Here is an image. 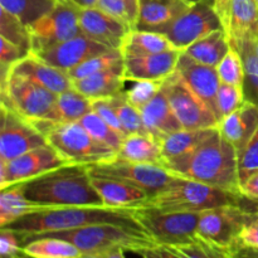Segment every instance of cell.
I'll use <instances>...</instances> for the list:
<instances>
[{"instance_id":"cell-22","label":"cell","mask_w":258,"mask_h":258,"mask_svg":"<svg viewBox=\"0 0 258 258\" xmlns=\"http://www.w3.org/2000/svg\"><path fill=\"white\" fill-rule=\"evenodd\" d=\"M10 73L29 78L54 92L55 95H59L72 88V80L67 75V72L53 67L33 53L18 62L10 70Z\"/></svg>"},{"instance_id":"cell-47","label":"cell","mask_w":258,"mask_h":258,"mask_svg":"<svg viewBox=\"0 0 258 258\" xmlns=\"http://www.w3.org/2000/svg\"><path fill=\"white\" fill-rule=\"evenodd\" d=\"M0 258H28L20 237L9 228L0 229Z\"/></svg>"},{"instance_id":"cell-4","label":"cell","mask_w":258,"mask_h":258,"mask_svg":"<svg viewBox=\"0 0 258 258\" xmlns=\"http://www.w3.org/2000/svg\"><path fill=\"white\" fill-rule=\"evenodd\" d=\"M38 236H49L66 239L75 244L83 254H103L112 249H123L140 254L145 249L158 246L150 234L144 231L141 227L113 223L92 224L81 228L50 232ZM24 239H22V242Z\"/></svg>"},{"instance_id":"cell-23","label":"cell","mask_w":258,"mask_h":258,"mask_svg":"<svg viewBox=\"0 0 258 258\" xmlns=\"http://www.w3.org/2000/svg\"><path fill=\"white\" fill-rule=\"evenodd\" d=\"M193 4L186 0H139L136 29L161 32Z\"/></svg>"},{"instance_id":"cell-53","label":"cell","mask_w":258,"mask_h":258,"mask_svg":"<svg viewBox=\"0 0 258 258\" xmlns=\"http://www.w3.org/2000/svg\"><path fill=\"white\" fill-rule=\"evenodd\" d=\"M70 3H72L73 5H76L80 9H86V8H95L97 7L98 0H68Z\"/></svg>"},{"instance_id":"cell-54","label":"cell","mask_w":258,"mask_h":258,"mask_svg":"<svg viewBox=\"0 0 258 258\" xmlns=\"http://www.w3.org/2000/svg\"><path fill=\"white\" fill-rule=\"evenodd\" d=\"M239 207H242L244 211H252V209L258 207V201H248V199L241 197V199H239Z\"/></svg>"},{"instance_id":"cell-15","label":"cell","mask_w":258,"mask_h":258,"mask_svg":"<svg viewBox=\"0 0 258 258\" xmlns=\"http://www.w3.org/2000/svg\"><path fill=\"white\" fill-rule=\"evenodd\" d=\"M0 160L9 161L33 149L48 145L45 136L34 123L5 105L0 106Z\"/></svg>"},{"instance_id":"cell-59","label":"cell","mask_w":258,"mask_h":258,"mask_svg":"<svg viewBox=\"0 0 258 258\" xmlns=\"http://www.w3.org/2000/svg\"><path fill=\"white\" fill-rule=\"evenodd\" d=\"M254 209H258V207H256V208H254ZM254 209H252V211H254ZM248 212H251V211H248Z\"/></svg>"},{"instance_id":"cell-38","label":"cell","mask_w":258,"mask_h":258,"mask_svg":"<svg viewBox=\"0 0 258 258\" xmlns=\"http://www.w3.org/2000/svg\"><path fill=\"white\" fill-rule=\"evenodd\" d=\"M123 57L118 49H110L107 52L98 54L96 57L90 58L86 62L81 63L80 66L75 67L67 72L72 81L80 80V78L88 77L91 75L101 72V71L108 70V68L116 67L118 64H122Z\"/></svg>"},{"instance_id":"cell-51","label":"cell","mask_w":258,"mask_h":258,"mask_svg":"<svg viewBox=\"0 0 258 258\" xmlns=\"http://www.w3.org/2000/svg\"><path fill=\"white\" fill-rule=\"evenodd\" d=\"M228 258H258V249L237 246L228 251Z\"/></svg>"},{"instance_id":"cell-7","label":"cell","mask_w":258,"mask_h":258,"mask_svg":"<svg viewBox=\"0 0 258 258\" xmlns=\"http://www.w3.org/2000/svg\"><path fill=\"white\" fill-rule=\"evenodd\" d=\"M139 226L148 232L158 246H176L197 238L202 213L163 212L151 207L134 208Z\"/></svg>"},{"instance_id":"cell-25","label":"cell","mask_w":258,"mask_h":258,"mask_svg":"<svg viewBox=\"0 0 258 258\" xmlns=\"http://www.w3.org/2000/svg\"><path fill=\"white\" fill-rule=\"evenodd\" d=\"M140 111L146 133L159 141L183 128L163 90Z\"/></svg>"},{"instance_id":"cell-2","label":"cell","mask_w":258,"mask_h":258,"mask_svg":"<svg viewBox=\"0 0 258 258\" xmlns=\"http://www.w3.org/2000/svg\"><path fill=\"white\" fill-rule=\"evenodd\" d=\"M102 223L140 227L135 219L134 208L63 207L38 209L2 228L12 229L20 239H24L38 234L68 231Z\"/></svg>"},{"instance_id":"cell-6","label":"cell","mask_w":258,"mask_h":258,"mask_svg":"<svg viewBox=\"0 0 258 258\" xmlns=\"http://www.w3.org/2000/svg\"><path fill=\"white\" fill-rule=\"evenodd\" d=\"M35 127L68 164L90 166L116 158V151L93 139L80 122L50 123L37 121Z\"/></svg>"},{"instance_id":"cell-40","label":"cell","mask_w":258,"mask_h":258,"mask_svg":"<svg viewBox=\"0 0 258 258\" xmlns=\"http://www.w3.org/2000/svg\"><path fill=\"white\" fill-rule=\"evenodd\" d=\"M97 8L122 22L130 29H136L139 20V0H98Z\"/></svg>"},{"instance_id":"cell-3","label":"cell","mask_w":258,"mask_h":258,"mask_svg":"<svg viewBox=\"0 0 258 258\" xmlns=\"http://www.w3.org/2000/svg\"><path fill=\"white\" fill-rule=\"evenodd\" d=\"M27 198L40 208L106 207L86 165H68L23 183Z\"/></svg>"},{"instance_id":"cell-17","label":"cell","mask_w":258,"mask_h":258,"mask_svg":"<svg viewBox=\"0 0 258 258\" xmlns=\"http://www.w3.org/2000/svg\"><path fill=\"white\" fill-rule=\"evenodd\" d=\"M110 49L111 48L86 37L85 34H80L35 55L53 67L70 72L81 63Z\"/></svg>"},{"instance_id":"cell-13","label":"cell","mask_w":258,"mask_h":258,"mask_svg":"<svg viewBox=\"0 0 258 258\" xmlns=\"http://www.w3.org/2000/svg\"><path fill=\"white\" fill-rule=\"evenodd\" d=\"M221 29V20L213 8V0H201L160 33H164L175 48L184 50L197 40Z\"/></svg>"},{"instance_id":"cell-43","label":"cell","mask_w":258,"mask_h":258,"mask_svg":"<svg viewBox=\"0 0 258 258\" xmlns=\"http://www.w3.org/2000/svg\"><path fill=\"white\" fill-rule=\"evenodd\" d=\"M168 248L175 252L181 258H228V251L217 248L199 238L183 244L170 246Z\"/></svg>"},{"instance_id":"cell-5","label":"cell","mask_w":258,"mask_h":258,"mask_svg":"<svg viewBox=\"0 0 258 258\" xmlns=\"http://www.w3.org/2000/svg\"><path fill=\"white\" fill-rule=\"evenodd\" d=\"M239 199V194L176 176L173 183L150 197L143 207L163 212L202 213L218 207L238 206Z\"/></svg>"},{"instance_id":"cell-45","label":"cell","mask_w":258,"mask_h":258,"mask_svg":"<svg viewBox=\"0 0 258 258\" xmlns=\"http://www.w3.org/2000/svg\"><path fill=\"white\" fill-rule=\"evenodd\" d=\"M29 54V52L20 48L19 45L0 37V71H2L0 81L4 82L9 76L10 70Z\"/></svg>"},{"instance_id":"cell-42","label":"cell","mask_w":258,"mask_h":258,"mask_svg":"<svg viewBox=\"0 0 258 258\" xmlns=\"http://www.w3.org/2000/svg\"><path fill=\"white\" fill-rule=\"evenodd\" d=\"M244 102H246V96H244L243 87L221 82L216 100L218 122L222 118L241 107Z\"/></svg>"},{"instance_id":"cell-29","label":"cell","mask_w":258,"mask_h":258,"mask_svg":"<svg viewBox=\"0 0 258 258\" xmlns=\"http://www.w3.org/2000/svg\"><path fill=\"white\" fill-rule=\"evenodd\" d=\"M231 49V43L223 29L216 30L197 40L183 50V54L202 64L217 67L227 52Z\"/></svg>"},{"instance_id":"cell-27","label":"cell","mask_w":258,"mask_h":258,"mask_svg":"<svg viewBox=\"0 0 258 258\" xmlns=\"http://www.w3.org/2000/svg\"><path fill=\"white\" fill-rule=\"evenodd\" d=\"M116 159L131 163L163 165L160 141L149 134H133L123 138Z\"/></svg>"},{"instance_id":"cell-30","label":"cell","mask_w":258,"mask_h":258,"mask_svg":"<svg viewBox=\"0 0 258 258\" xmlns=\"http://www.w3.org/2000/svg\"><path fill=\"white\" fill-rule=\"evenodd\" d=\"M92 111V101L75 88L57 95L54 107L47 120L50 123L78 122L85 115Z\"/></svg>"},{"instance_id":"cell-61","label":"cell","mask_w":258,"mask_h":258,"mask_svg":"<svg viewBox=\"0 0 258 258\" xmlns=\"http://www.w3.org/2000/svg\"><path fill=\"white\" fill-rule=\"evenodd\" d=\"M256 2H257V4H258V0H256Z\"/></svg>"},{"instance_id":"cell-10","label":"cell","mask_w":258,"mask_h":258,"mask_svg":"<svg viewBox=\"0 0 258 258\" xmlns=\"http://www.w3.org/2000/svg\"><path fill=\"white\" fill-rule=\"evenodd\" d=\"M87 168L91 176L123 181L143 189L150 197L164 190L176 178L161 165L131 163L116 158L103 163L93 164Z\"/></svg>"},{"instance_id":"cell-1","label":"cell","mask_w":258,"mask_h":258,"mask_svg":"<svg viewBox=\"0 0 258 258\" xmlns=\"http://www.w3.org/2000/svg\"><path fill=\"white\" fill-rule=\"evenodd\" d=\"M161 166L178 178L239 194L238 154L218 127L193 150L165 160Z\"/></svg>"},{"instance_id":"cell-48","label":"cell","mask_w":258,"mask_h":258,"mask_svg":"<svg viewBox=\"0 0 258 258\" xmlns=\"http://www.w3.org/2000/svg\"><path fill=\"white\" fill-rule=\"evenodd\" d=\"M92 111H95L106 123L111 126L113 130L120 133L121 135L125 136L122 127H121L120 120L116 113L115 107L111 103L110 98H98V100H92Z\"/></svg>"},{"instance_id":"cell-35","label":"cell","mask_w":258,"mask_h":258,"mask_svg":"<svg viewBox=\"0 0 258 258\" xmlns=\"http://www.w3.org/2000/svg\"><path fill=\"white\" fill-rule=\"evenodd\" d=\"M55 3L57 0H0V7L29 27L48 14Z\"/></svg>"},{"instance_id":"cell-18","label":"cell","mask_w":258,"mask_h":258,"mask_svg":"<svg viewBox=\"0 0 258 258\" xmlns=\"http://www.w3.org/2000/svg\"><path fill=\"white\" fill-rule=\"evenodd\" d=\"M183 50L170 49L139 57H123L126 81H164L176 71Z\"/></svg>"},{"instance_id":"cell-39","label":"cell","mask_w":258,"mask_h":258,"mask_svg":"<svg viewBox=\"0 0 258 258\" xmlns=\"http://www.w3.org/2000/svg\"><path fill=\"white\" fill-rule=\"evenodd\" d=\"M0 37L30 53L29 29L15 15L0 7Z\"/></svg>"},{"instance_id":"cell-33","label":"cell","mask_w":258,"mask_h":258,"mask_svg":"<svg viewBox=\"0 0 258 258\" xmlns=\"http://www.w3.org/2000/svg\"><path fill=\"white\" fill-rule=\"evenodd\" d=\"M216 130L217 127L198 128V130L181 128V130L175 131V133L163 138L160 140V146L164 161L176 158V156H180L183 154L188 153V151L193 150L194 148H197L199 144L203 143Z\"/></svg>"},{"instance_id":"cell-52","label":"cell","mask_w":258,"mask_h":258,"mask_svg":"<svg viewBox=\"0 0 258 258\" xmlns=\"http://www.w3.org/2000/svg\"><path fill=\"white\" fill-rule=\"evenodd\" d=\"M154 249H155L156 253H158L161 258H181L179 254H176L175 252L171 251L170 248H168V247L165 246H156Z\"/></svg>"},{"instance_id":"cell-11","label":"cell","mask_w":258,"mask_h":258,"mask_svg":"<svg viewBox=\"0 0 258 258\" xmlns=\"http://www.w3.org/2000/svg\"><path fill=\"white\" fill-rule=\"evenodd\" d=\"M248 218V211L238 206H226L202 212L197 238L229 251L239 246V234Z\"/></svg>"},{"instance_id":"cell-32","label":"cell","mask_w":258,"mask_h":258,"mask_svg":"<svg viewBox=\"0 0 258 258\" xmlns=\"http://www.w3.org/2000/svg\"><path fill=\"white\" fill-rule=\"evenodd\" d=\"M0 190V228L32 212L42 209L27 198L23 183L10 185Z\"/></svg>"},{"instance_id":"cell-57","label":"cell","mask_w":258,"mask_h":258,"mask_svg":"<svg viewBox=\"0 0 258 258\" xmlns=\"http://www.w3.org/2000/svg\"><path fill=\"white\" fill-rule=\"evenodd\" d=\"M80 258H102L101 254H82Z\"/></svg>"},{"instance_id":"cell-44","label":"cell","mask_w":258,"mask_h":258,"mask_svg":"<svg viewBox=\"0 0 258 258\" xmlns=\"http://www.w3.org/2000/svg\"><path fill=\"white\" fill-rule=\"evenodd\" d=\"M164 81H135L134 86L125 91L128 103L141 110L145 107L163 88Z\"/></svg>"},{"instance_id":"cell-41","label":"cell","mask_w":258,"mask_h":258,"mask_svg":"<svg viewBox=\"0 0 258 258\" xmlns=\"http://www.w3.org/2000/svg\"><path fill=\"white\" fill-rule=\"evenodd\" d=\"M217 73L222 83L241 86L244 83V66L241 54L236 48L231 47L223 59L217 66Z\"/></svg>"},{"instance_id":"cell-55","label":"cell","mask_w":258,"mask_h":258,"mask_svg":"<svg viewBox=\"0 0 258 258\" xmlns=\"http://www.w3.org/2000/svg\"><path fill=\"white\" fill-rule=\"evenodd\" d=\"M101 257L102 258H126L125 251H123V249H112V251L101 254Z\"/></svg>"},{"instance_id":"cell-36","label":"cell","mask_w":258,"mask_h":258,"mask_svg":"<svg viewBox=\"0 0 258 258\" xmlns=\"http://www.w3.org/2000/svg\"><path fill=\"white\" fill-rule=\"evenodd\" d=\"M108 98L115 107L125 136L133 135V134H148L144 125L141 111L127 102L125 97V91Z\"/></svg>"},{"instance_id":"cell-16","label":"cell","mask_w":258,"mask_h":258,"mask_svg":"<svg viewBox=\"0 0 258 258\" xmlns=\"http://www.w3.org/2000/svg\"><path fill=\"white\" fill-rule=\"evenodd\" d=\"M229 43L258 40V4L256 0H213Z\"/></svg>"},{"instance_id":"cell-31","label":"cell","mask_w":258,"mask_h":258,"mask_svg":"<svg viewBox=\"0 0 258 258\" xmlns=\"http://www.w3.org/2000/svg\"><path fill=\"white\" fill-rule=\"evenodd\" d=\"M23 251L28 258H80L83 254L71 242L49 236L24 239Z\"/></svg>"},{"instance_id":"cell-28","label":"cell","mask_w":258,"mask_h":258,"mask_svg":"<svg viewBox=\"0 0 258 258\" xmlns=\"http://www.w3.org/2000/svg\"><path fill=\"white\" fill-rule=\"evenodd\" d=\"M170 49H178V48H175V45L164 33L140 29H131L126 34L120 47L122 57H139V55L166 52Z\"/></svg>"},{"instance_id":"cell-58","label":"cell","mask_w":258,"mask_h":258,"mask_svg":"<svg viewBox=\"0 0 258 258\" xmlns=\"http://www.w3.org/2000/svg\"><path fill=\"white\" fill-rule=\"evenodd\" d=\"M186 2H190V3H198V2H201V0H186Z\"/></svg>"},{"instance_id":"cell-20","label":"cell","mask_w":258,"mask_h":258,"mask_svg":"<svg viewBox=\"0 0 258 258\" xmlns=\"http://www.w3.org/2000/svg\"><path fill=\"white\" fill-rule=\"evenodd\" d=\"M176 73L183 82L211 108L217 116V92H218L221 80L218 77L216 67L202 64L181 54L176 66ZM218 120V118H217Z\"/></svg>"},{"instance_id":"cell-19","label":"cell","mask_w":258,"mask_h":258,"mask_svg":"<svg viewBox=\"0 0 258 258\" xmlns=\"http://www.w3.org/2000/svg\"><path fill=\"white\" fill-rule=\"evenodd\" d=\"M80 25L82 34L111 49L120 50L130 28L107 13L95 8L80 9Z\"/></svg>"},{"instance_id":"cell-50","label":"cell","mask_w":258,"mask_h":258,"mask_svg":"<svg viewBox=\"0 0 258 258\" xmlns=\"http://www.w3.org/2000/svg\"><path fill=\"white\" fill-rule=\"evenodd\" d=\"M239 194L248 201H258V170L242 181Z\"/></svg>"},{"instance_id":"cell-56","label":"cell","mask_w":258,"mask_h":258,"mask_svg":"<svg viewBox=\"0 0 258 258\" xmlns=\"http://www.w3.org/2000/svg\"><path fill=\"white\" fill-rule=\"evenodd\" d=\"M154 248H155V247H154ZM154 248L145 249V251L141 252L140 256L143 257V258H161L158 253H156V251Z\"/></svg>"},{"instance_id":"cell-26","label":"cell","mask_w":258,"mask_h":258,"mask_svg":"<svg viewBox=\"0 0 258 258\" xmlns=\"http://www.w3.org/2000/svg\"><path fill=\"white\" fill-rule=\"evenodd\" d=\"M126 78L123 76V63L108 70L91 75L88 77L72 81V87L92 100L108 98L123 92Z\"/></svg>"},{"instance_id":"cell-9","label":"cell","mask_w":258,"mask_h":258,"mask_svg":"<svg viewBox=\"0 0 258 258\" xmlns=\"http://www.w3.org/2000/svg\"><path fill=\"white\" fill-rule=\"evenodd\" d=\"M78 13L80 8L68 0H57L54 8L48 14L28 27L30 53L38 54L82 34Z\"/></svg>"},{"instance_id":"cell-37","label":"cell","mask_w":258,"mask_h":258,"mask_svg":"<svg viewBox=\"0 0 258 258\" xmlns=\"http://www.w3.org/2000/svg\"><path fill=\"white\" fill-rule=\"evenodd\" d=\"M78 122L87 130V133L100 143L105 144L108 148L113 149L117 153L121 143L125 136L113 130L108 123H106L95 111H90L87 115L83 116Z\"/></svg>"},{"instance_id":"cell-14","label":"cell","mask_w":258,"mask_h":258,"mask_svg":"<svg viewBox=\"0 0 258 258\" xmlns=\"http://www.w3.org/2000/svg\"><path fill=\"white\" fill-rule=\"evenodd\" d=\"M68 165L50 145L33 149L13 160H0V189L32 179Z\"/></svg>"},{"instance_id":"cell-8","label":"cell","mask_w":258,"mask_h":258,"mask_svg":"<svg viewBox=\"0 0 258 258\" xmlns=\"http://www.w3.org/2000/svg\"><path fill=\"white\" fill-rule=\"evenodd\" d=\"M2 103L30 122L47 120L54 107L57 95L23 76L9 73L2 82Z\"/></svg>"},{"instance_id":"cell-12","label":"cell","mask_w":258,"mask_h":258,"mask_svg":"<svg viewBox=\"0 0 258 258\" xmlns=\"http://www.w3.org/2000/svg\"><path fill=\"white\" fill-rule=\"evenodd\" d=\"M161 90L168 97L183 128L198 130L218 127V120L213 111L183 82L176 72L164 80Z\"/></svg>"},{"instance_id":"cell-24","label":"cell","mask_w":258,"mask_h":258,"mask_svg":"<svg viewBox=\"0 0 258 258\" xmlns=\"http://www.w3.org/2000/svg\"><path fill=\"white\" fill-rule=\"evenodd\" d=\"M91 181L103 204L110 208H138L143 207L150 198L143 189L115 179L91 176Z\"/></svg>"},{"instance_id":"cell-34","label":"cell","mask_w":258,"mask_h":258,"mask_svg":"<svg viewBox=\"0 0 258 258\" xmlns=\"http://www.w3.org/2000/svg\"><path fill=\"white\" fill-rule=\"evenodd\" d=\"M241 54L244 66L243 90L246 101L258 106V48L256 40L246 39L232 44Z\"/></svg>"},{"instance_id":"cell-21","label":"cell","mask_w":258,"mask_h":258,"mask_svg":"<svg viewBox=\"0 0 258 258\" xmlns=\"http://www.w3.org/2000/svg\"><path fill=\"white\" fill-rule=\"evenodd\" d=\"M258 128V106L246 101L218 122V131L237 151L238 156Z\"/></svg>"},{"instance_id":"cell-60","label":"cell","mask_w":258,"mask_h":258,"mask_svg":"<svg viewBox=\"0 0 258 258\" xmlns=\"http://www.w3.org/2000/svg\"><path fill=\"white\" fill-rule=\"evenodd\" d=\"M256 43H257V48H258V40H256Z\"/></svg>"},{"instance_id":"cell-46","label":"cell","mask_w":258,"mask_h":258,"mask_svg":"<svg viewBox=\"0 0 258 258\" xmlns=\"http://www.w3.org/2000/svg\"><path fill=\"white\" fill-rule=\"evenodd\" d=\"M258 170V128L238 156V173L241 183Z\"/></svg>"},{"instance_id":"cell-49","label":"cell","mask_w":258,"mask_h":258,"mask_svg":"<svg viewBox=\"0 0 258 258\" xmlns=\"http://www.w3.org/2000/svg\"><path fill=\"white\" fill-rule=\"evenodd\" d=\"M239 246L258 249V209L248 212V218L239 234Z\"/></svg>"}]
</instances>
